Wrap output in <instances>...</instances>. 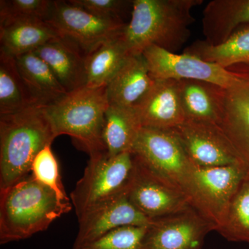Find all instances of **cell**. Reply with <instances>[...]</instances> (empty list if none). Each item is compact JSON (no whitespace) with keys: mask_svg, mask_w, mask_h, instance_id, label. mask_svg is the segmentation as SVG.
<instances>
[{"mask_svg":"<svg viewBox=\"0 0 249 249\" xmlns=\"http://www.w3.org/2000/svg\"><path fill=\"white\" fill-rule=\"evenodd\" d=\"M202 0H134L132 18L123 37L129 53L140 55L152 45L177 53L191 36L196 22L192 9Z\"/></svg>","mask_w":249,"mask_h":249,"instance_id":"6da1fadb","label":"cell"},{"mask_svg":"<svg viewBox=\"0 0 249 249\" xmlns=\"http://www.w3.org/2000/svg\"><path fill=\"white\" fill-rule=\"evenodd\" d=\"M72 207L30 174L0 191V244L25 240L47 230Z\"/></svg>","mask_w":249,"mask_h":249,"instance_id":"7a4b0ae2","label":"cell"},{"mask_svg":"<svg viewBox=\"0 0 249 249\" xmlns=\"http://www.w3.org/2000/svg\"><path fill=\"white\" fill-rule=\"evenodd\" d=\"M55 138L43 106L0 116V191L29 176L36 156Z\"/></svg>","mask_w":249,"mask_h":249,"instance_id":"3957f363","label":"cell"},{"mask_svg":"<svg viewBox=\"0 0 249 249\" xmlns=\"http://www.w3.org/2000/svg\"><path fill=\"white\" fill-rule=\"evenodd\" d=\"M108 106L106 87L85 86L43 108L55 137L70 136L90 157L106 152L103 134Z\"/></svg>","mask_w":249,"mask_h":249,"instance_id":"277c9868","label":"cell"},{"mask_svg":"<svg viewBox=\"0 0 249 249\" xmlns=\"http://www.w3.org/2000/svg\"><path fill=\"white\" fill-rule=\"evenodd\" d=\"M132 152L144 165L178 188L199 212L196 166L171 131L142 127Z\"/></svg>","mask_w":249,"mask_h":249,"instance_id":"5b68a950","label":"cell"},{"mask_svg":"<svg viewBox=\"0 0 249 249\" xmlns=\"http://www.w3.org/2000/svg\"><path fill=\"white\" fill-rule=\"evenodd\" d=\"M134 170L132 152L90 156L83 177L71 193L77 217L93 206L127 194Z\"/></svg>","mask_w":249,"mask_h":249,"instance_id":"8992f818","label":"cell"},{"mask_svg":"<svg viewBox=\"0 0 249 249\" xmlns=\"http://www.w3.org/2000/svg\"><path fill=\"white\" fill-rule=\"evenodd\" d=\"M47 22L60 37L76 45L86 55L121 34L127 24L123 20L96 17L69 1H54Z\"/></svg>","mask_w":249,"mask_h":249,"instance_id":"52a82bcc","label":"cell"},{"mask_svg":"<svg viewBox=\"0 0 249 249\" xmlns=\"http://www.w3.org/2000/svg\"><path fill=\"white\" fill-rule=\"evenodd\" d=\"M153 80H196L221 88H232L241 82L238 73L183 53H174L156 45L142 52Z\"/></svg>","mask_w":249,"mask_h":249,"instance_id":"ba28073f","label":"cell"},{"mask_svg":"<svg viewBox=\"0 0 249 249\" xmlns=\"http://www.w3.org/2000/svg\"><path fill=\"white\" fill-rule=\"evenodd\" d=\"M170 131L195 166L211 168L245 163L217 124L186 120Z\"/></svg>","mask_w":249,"mask_h":249,"instance_id":"9c48e42d","label":"cell"},{"mask_svg":"<svg viewBox=\"0 0 249 249\" xmlns=\"http://www.w3.org/2000/svg\"><path fill=\"white\" fill-rule=\"evenodd\" d=\"M215 231L213 223L193 206L152 219L142 240L143 249H203L205 238Z\"/></svg>","mask_w":249,"mask_h":249,"instance_id":"30bf717a","label":"cell"},{"mask_svg":"<svg viewBox=\"0 0 249 249\" xmlns=\"http://www.w3.org/2000/svg\"><path fill=\"white\" fill-rule=\"evenodd\" d=\"M133 155L134 170L127 196L139 212L152 220L191 206L178 188Z\"/></svg>","mask_w":249,"mask_h":249,"instance_id":"8fae6325","label":"cell"},{"mask_svg":"<svg viewBox=\"0 0 249 249\" xmlns=\"http://www.w3.org/2000/svg\"><path fill=\"white\" fill-rule=\"evenodd\" d=\"M199 188V212L217 231L222 227L229 205L249 170L247 163L228 166H196Z\"/></svg>","mask_w":249,"mask_h":249,"instance_id":"7c38bea8","label":"cell"},{"mask_svg":"<svg viewBox=\"0 0 249 249\" xmlns=\"http://www.w3.org/2000/svg\"><path fill=\"white\" fill-rule=\"evenodd\" d=\"M78 218V231L72 248H79L111 231L124 227H145L151 220L136 209L127 194L93 206Z\"/></svg>","mask_w":249,"mask_h":249,"instance_id":"4fadbf2b","label":"cell"},{"mask_svg":"<svg viewBox=\"0 0 249 249\" xmlns=\"http://www.w3.org/2000/svg\"><path fill=\"white\" fill-rule=\"evenodd\" d=\"M229 69L238 73L241 82L232 88L221 89L219 125L249 166V71L235 65Z\"/></svg>","mask_w":249,"mask_h":249,"instance_id":"5bb4252c","label":"cell"},{"mask_svg":"<svg viewBox=\"0 0 249 249\" xmlns=\"http://www.w3.org/2000/svg\"><path fill=\"white\" fill-rule=\"evenodd\" d=\"M134 109L142 127L170 130L186 121L176 80H155Z\"/></svg>","mask_w":249,"mask_h":249,"instance_id":"9a60e30c","label":"cell"},{"mask_svg":"<svg viewBox=\"0 0 249 249\" xmlns=\"http://www.w3.org/2000/svg\"><path fill=\"white\" fill-rule=\"evenodd\" d=\"M48 65L67 92L86 86V58L78 47L60 36L34 51Z\"/></svg>","mask_w":249,"mask_h":249,"instance_id":"2e32d148","label":"cell"},{"mask_svg":"<svg viewBox=\"0 0 249 249\" xmlns=\"http://www.w3.org/2000/svg\"><path fill=\"white\" fill-rule=\"evenodd\" d=\"M154 82L142 54L130 55L106 86L108 104L134 108Z\"/></svg>","mask_w":249,"mask_h":249,"instance_id":"e0dca14e","label":"cell"},{"mask_svg":"<svg viewBox=\"0 0 249 249\" xmlns=\"http://www.w3.org/2000/svg\"><path fill=\"white\" fill-rule=\"evenodd\" d=\"M59 37L47 21L20 18L0 22V50L14 57L33 52Z\"/></svg>","mask_w":249,"mask_h":249,"instance_id":"ac0fdd59","label":"cell"},{"mask_svg":"<svg viewBox=\"0 0 249 249\" xmlns=\"http://www.w3.org/2000/svg\"><path fill=\"white\" fill-rule=\"evenodd\" d=\"M178 87L186 120L219 124L223 88L196 80H178Z\"/></svg>","mask_w":249,"mask_h":249,"instance_id":"d6986e66","label":"cell"},{"mask_svg":"<svg viewBox=\"0 0 249 249\" xmlns=\"http://www.w3.org/2000/svg\"><path fill=\"white\" fill-rule=\"evenodd\" d=\"M19 73L36 106H48L66 95L48 65L34 52L15 57Z\"/></svg>","mask_w":249,"mask_h":249,"instance_id":"ffe728a7","label":"cell"},{"mask_svg":"<svg viewBox=\"0 0 249 249\" xmlns=\"http://www.w3.org/2000/svg\"><path fill=\"white\" fill-rule=\"evenodd\" d=\"M142 124L134 108L109 106L105 115L103 140L108 155L132 152Z\"/></svg>","mask_w":249,"mask_h":249,"instance_id":"44dd1931","label":"cell"},{"mask_svg":"<svg viewBox=\"0 0 249 249\" xmlns=\"http://www.w3.org/2000/svg\"><path fill=\"white\" fill-rule=\"evenodd\" d=\"M123 32L87 55L86 86L88 88L106 87L130 56Z\"/></svg>","mask_w":249,"mask_h":249,"instance_id":"7402d4cb","label":"cell"},{"mask_svg":"<svg viewBox=\"0 0 249 249\" xmlns=\"http://www.w3.org/2000/svg\"><path fill=\"white\" fill-rule=\"evenodd\" d=\"M183 53L195 55L224 69L249 64V29L233 33L220 45H211L205 40H196L186 47Z\"/></svg>","mask_w":249,"mask_h":249,"instance_id":"603a6c76","label":"cell"},{"mask_svg":"<svg viewBox=\"0 0 249 249\" xmlns=\"http://www.w3.org/2000/svg\"><path fill=\"white\" fill-rule=\"evenodd\" d=\"M34 106L16 58L0 50V116L14 114Z\"/></svg>","mask_w":249,"mask_h":249,"instance_id":"cb8c5ba5","label":"cell"},{"mask_svg":"<svg viewBox=\"0 0 249 249\" xmlns=\"http://www.w3.org/2000/svg\"><path fill=\"white\" fill-rule=\"evenodd\" d=\"M217 232L227 240L249 244V170L232 197L222 227Z\"/></svg>","mask_w":249,"mask_h":249,"instance_id":"d4e9b609","label":"cell"},{"mask_svg":"<svg viewBox=\"0 0 249 249\" xmlns=\"http://www.w3.org/2000/svg\"><path fill=\"white\" fill-rule=\"evenodd\" d=\"M51 146L45 147L36 156L31 165V175L36 181L55 192L62 202L72 204L62 185L58 160Z\"/></svg>","mask_w":249,"mask_h":249,"instance_id":"484cf974","label":"cell"},{"mask_svg":"<svg viewBox=\"0 0 249 249\" xmlns=\"http://www.w3.org/2000/svg\"><path fill=\"white\" fill-rule=\"evenodd\" d=\"M145 227H124L111 231L91 243L71 249H143Z\"/></svg>","mask_w":249,"mask_h":249,"instance_id":"4316f807","label":"cell"},{"mask_svg":"<svg viewBox=\"0 0 249 249\" xmlns=\"http://www.w3.org/2000/svg\"><path fill=\"white\" fill-rule=\"evenodd\" d=\"M53 3L52 0H1L0 22L20 18H36L47 21Z\"/></svg>","mask_w":249,"mask_h":249,"instance_id":"83f0119b","label":"cell"},{"mask_svg":"<svg viewBox=\"0 0 249 249\" xmlns=\"http://www.w3.org/2000/svg\"><path fill=\"white\" fill-rule=\"evenodd\" d=\"M69 2L100 18L121 19V11L130 2L124 0H70Z\"/></svg>","mask_w":249,"mask_h":249,"instance_id":"f1b7e54d","label":"cell"}]
</instances>
